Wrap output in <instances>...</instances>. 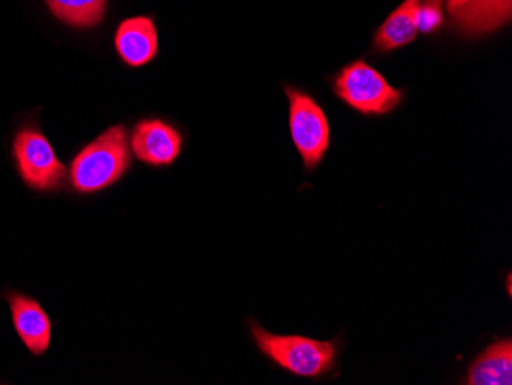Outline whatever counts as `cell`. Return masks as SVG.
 I'll list each match as a JSON object with an SVG mask.
<instances>
[{
  "label": "cell",
  "instance_id": "10",
  "mask_svg": "<svg viewBox=\"0 0 512 385\" xmlns=\"http://www.w3.org/2000/svg\"><path fill=\"white\" fill-rule=\"evenodd\" d=\"M422 7V0H404V4L394 10L376 31L373 39L375 50L379 53H390L413 42L419 33Z\"/></svg>",
  "mask_w": 512,
  "mask_h": 385
},
{
  "label": "cell",
  "instance_id": "2",
  "mask_svg": "<svg viewBox=\"0 0 512 385\" xmlns=\"http://www.w3.org/2000/svg\"><path fill=\"white\" fill-rule=\"evenodd\" d=\"M131 166L125 126L106 129L74 157L69 181L74 192L94 195L119 183Z\"/></svg>",
  "mask_w": 512,
  "mask_h": 385
},
{
  "label": "cell",
  "instance_id": "13",
  "mask_svg": "<svg viewBox=\"0 0 512 385\" xmlns=\"http://www.w3.org/2000/svg\"><path fill=\"white\" fill-rule=\"evenodd\" d=\"M470 2V0H447L448 13L453 14L454 11L459 10L460 7Z\"/></svg>",
  "mask_w": 512,
  "mask_h": 385
},
{
  "label": "cell",
  "instance_id": "1",
  "mask_svg": "<svg viewBox=\"0 0 512 385\" xmlns=\"http://www.w3.org/2000/svg\"><path fill=\"white\" fill-rule=\"evenodd\" d=\"M250 335L273 366L296 378L322 379L338 366L341 344L338 339L319 341L301 335H278L264 329L258 321H249Z\"/></svg>",
  "mask_w": 512,
  "mask_h": 385
},
{
  "label": "cell",
  "instance_id": "3",
  "mask_svg": "<svg viewBox=\"0 0 512 385\" xmlns=\"http://www.w3.org/2000/svg\"><path fill=\"white\" fill-rule=\"evenodd\" d=\"M339 100L362 116H387L404 100L401 89L394 88L376 68L364 60L344 66L332 83Z\"/></svg>",
  "mask_w": 512,
  "mask_h": 385
},
{
  "label": "cell",
  "instance_id": "12",
  "mask_svg": "<svg viewBox=\"0 0 512 385\" xmlns=\"http://www.w3.org/2000/svg\"><path fill=\"white\" fill-rule=\"evenodd\" d=\"M46 4L63 24L89 30L102 22L108 0H46Z\"/></svg>",
  "mask_w": 512,
  "mask_h": 385
},
{
  "label": "cell",
  "instance_id": "11",
  "mask_svg": "<svg viewBox=\"0 0 512 385\" xmlns=\"http://www.w3.org/2000/svg\"><path fill=\"white\" fill-rule=\"evenodd\" d=\"M465 384L468 385H511L512 384V341L511 338L497 339L486 347L468 370Z\"/></svg>",
  "mask_w": 512,
  "mask_h": 385
},
{
  "label": "cell",
  "instance_id": "7",
  "mask_svg": "<svg viewBox=\"0 0 512 385\" xmlns=\"http://www.w3.org/2000/svg\"><path fill=\"white\" fill-rule=\"evenodd\" d=\"M11 318L20 341L34 356H42L51 346L50 316L33 298L22 293H7Z\"/></svg>",
  "mask_w": 512,
  "mask_h": 385
},
{
  "label": "cell",
  "instance_id": "6",
  "mask_svg": "<svg viewBox=\"0 0 512 385\" xmlns=\"http://www.w3.org/2000/svg\"><path fill=\"white\" fill-rule=\"evenodd\" d=\"M131 148L138 162L166 168L177 162L183 151V134L161 119H143L134 126Z\"/></svg>",
  "mask_w": 512,
  "mask_h": 385
},
{
  "label": "cell",
  "instance_id": "4",
  "mask_svg": "<svg viewBox=\"0 0 512 385\" xmlns=\"http://www.w3.org/2000/svg\"><path fill=\"white\" fill-rule=\"evenodd\" d=\"M286 94L293 145L301 155L304 169L313 172L321 165L332 143L329 119L319 103L301 89L286 86Z\"/></svg>",
  "mask_w": 512,
  "mask_h": 385
},
{
  "label": "cell",
  "instance_id": "14",
  "mask_svg": "<svg viewBox=\"0 0 512 385\" xmlns=\"http://www.w3.org/2000/svg\"><path fill=\"white\" fill-rule=\"evenodd\" d=\"M425 4H427V7H433L440 10V7L444 4V0H425Z\"/></svg>",
  "mask_w": 512,
  "mask_h": 385
},
{
  "label": "cell",
  "instance_id": "5",
  "mask_svg": "<svg viewBox=\"0 0 512 385\" xmlns=\"http://www.w3.org/2000/svg\"><path fill=\"white\" fill-rule=\"evenodd\" d=\"M13 155L20 178L28 188L37 192H54L62 188L65 166L39 129L34 126L20 129L14 137Z\"/></svg>",
  "mask_w": 512,
  "mask_h": 385
},
{
  "label": "cell",
  "instance_id": "9",
  "mask_svg": "<svg viewBox=\"0 0 512 385\" xmlns=\"http://www.w3.org/2000/svg\"><path fill=\"white\" fill-rule=\"evenodd\" d=\"M451 17L457 30L465 36L494 33L511 20L512 0H470Z\"/></svg>",
  "mask_w": 512,
  "mask_h": 385
},
{
  "label": "cell",
  "instance_id": "8",
  "mask_svg": "<svg viewBox=\"0 0 512 385\" xmlns=\"http://www.w3.org/2000/svg\"><path fill=\"white\" fill-rule=\"evenodd\" d=\"M115 51L131 68L148 65L158 56V31L148 16L129 17L115 31Z\"/></svg>",
  "mask_w": 512,
  "mask_h": 385
}]
</instances>
